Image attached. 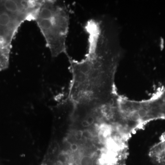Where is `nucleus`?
Segmentation results:
<instances>
[{
    "mask_svg": "<svg viewBox=\"0 0 165 165\" xmlns=\"http://www.w3.org/2000/svg\"><path fill=\"white\" fill-rule=\"evenodd\" d=\"M85 29L88 48L85 58L78 61L67 56L72 74L67 98L74 107L103 105L119 95L115 75L121 53L114 35L103 23H91Z\"/></svg>",
    "mask_w": 165,
    "mask_h": 165,
    "instance_id": "1",
    "label": "nucleus"
},
{
    "mask_svg": "<svg viewBox=\"0 0 165 165\" xmlns=\"http://www.w3.org/2000/svg\"><path fill=\"white\" fill-rule=\"evenodd\" d=\"M41 165H126L100 135L89 128L70 126L61 142L49 151Z\"/></svg>",
    "mask_w": 165,
    "mask_h": 165,
    "instance_id": "2",
    "label": "nucleus"
},
{
    "mask_svg": "<svg viewBox=\"0 0 165 165\" xmlns=\"http://www.w3.org/2000/svg\"><path fill=\"white\" fill-rule=\"evenodd\" d=\"M35 22L46 41L51 57L67 56L66 41L69 32L70 17L62 2L42 1Z\"/></svg>",
    "mask_w": 165,
    "mask_h": 165,
    "instance_id": "3",
    "label": "nucleus"
},
{
    "mask_svg": "<svg viewBox=\"0 0 165 165\" xmlns=\"http://www.w3.org/2000/svg\"><path fill=\"white\" fill-rule=\"evenodd\" d=\"M125 116L138 130L157 120H165V83L150 98L135 101L126 98L122 103Z\"/></svg>",
    "mask_w": 165,
    "mask_h": 165,
    "instance_id": "4",
    "label": "nucleus"
},
{
    "mask_svg": "<svg viewBox=\"0 0 165 165\" xmlns=\"http://www.w3.org/2000/svg\"><path fill=\"white\" fill-rule=\"evenodd\" d=\"M149 156L155 165H165V134L160 140L153 145L149 152Z\"/></svg>",
    "mask_w": 165,
    "mask_h": 165,
    "instance_id": "5",
    "label": "nucleus"
},
{
    "mask_svg": "<svg viewBox=\"0 0 165 165\" xmlns=\"http://www.w3.org/2000/svg\"><path fill=\"white\" fill-rule=\"evenodd\" d=\"M12 42L0 31V72L9 66Z\"/></svg>",
    "mask_w": 165,
    "mask_h": 165,
    "instance_id": "6",
    "label": "nucleus"
}]
</instances>
